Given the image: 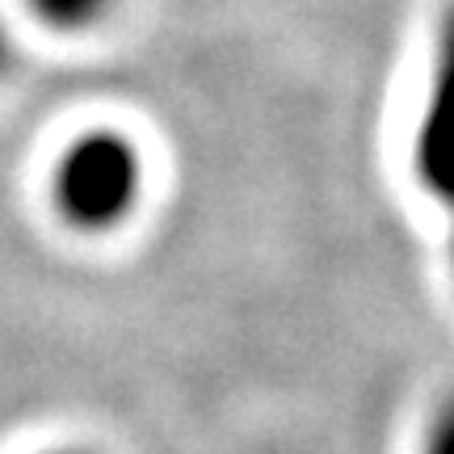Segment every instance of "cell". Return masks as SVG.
Here are the masks:
<instances>
[{"label":"cell","mask_w":454,"mask_h":454,"mask_svg":"<svg viewBox=\"0 0 454 454\" xmlns=\"http://www.w3.org/2000/svg\"><path fill=\"white\" fill-rule=\"evenodd\" d=\"M9 64H13V43H9V34H4V26H0V76L9 72Z\"/></svg>","instance_id":"obj_5"},{"label":"cell","mask_w":454,"mask_h":454,"mask_svg":"<svg viewBox=\"0 0 454 454\" xmlns=\"http://www.w3.org/2000/svg\"><path fill=\"white\" fill-rule=\"evenodd\" d=\"M412 173L425 185V194L442 202L454 219V4L442 13L434 38V72L417 122Z\"/></svg>","instance_id":"obj_2"},{"label":"cell","mask_w":454,"mask_h":454,"mask_svg":"<svg viewBox=\"0 0 454 454\" xmlns=\"http://www.w3.org/2000/svg\"><path fill=\"white\" fill-rule=\"evenodd\" d=\"M114 0H30V9L55 30H84L110 13Z\"/></svg>","instance_id":"obj_3"},{"label":"cell","mask_w":454,"mask_h":454,"mask_svg":"<svg viewBox=\"0 0 454 454\" xmlns=\"http://www.w3.org/2000/svg\"><path fill=\"white\" fill-rule=\"evenodd\" d=\"M421 454H454V395H446L425 425Z\"/></svg>","instance_id":"obj_4"},{"label":"cell","mask_w":454,"mask_h":454,"mask_svg":"<svg viewBox=\"0 0 454 454\" xmlns=\"http://www.w3.org/2000/svg\"><path fill=\"white\" fill-rule=\"evenodd\" d=\"M55 454H84V450H55Z\"/></svg>","instance_id":"obj_7"},{"label":"cell","mask_w":454,"mask_h":454,"mask_svg":"<svg viewBox=\"0 0 454 454\" xmlns=\"http://www.w3.org/2000/svg\"><path fill=\"white\" fill-rule=\"evenodd\" d=\"M450 270H454V219H450Z\"/></svg>","instance_id":"obj_6"},{"label":"cell","mask_w":454,"mask_h":454,"mask_svg":"<svg viewBox=\"0 0 454 454\" xmlns=\"http://www.w3.org/2000/svg\"><path fill=\"white\" fill-rule=\"evenodd\" d=\"M144 190V160L139 147L118 130H89L67 147L55 173L51 198L76 231H106L122 223Z\"/></svg>","instance_id":"obj_1"}]
</instances>
